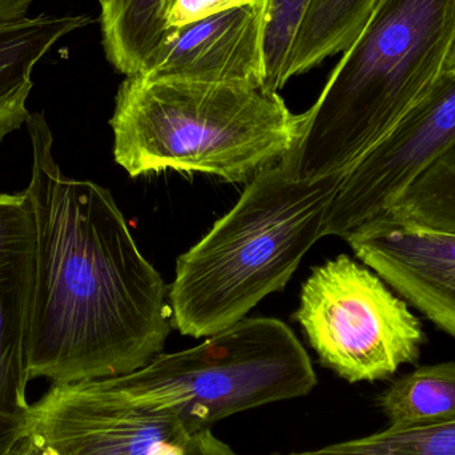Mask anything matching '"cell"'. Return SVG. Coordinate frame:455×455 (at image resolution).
Returning <instances> with one entry per match:
<instances>
[{"instance_id":"6da1fadb","label":"cell","mask_w":455,"mask_h":455,"mask_svg":"<svg viewBox=\"0 0 455 455\" xmlns=\"http://www.w3.org/2000/svg\"><path fill=\"white\" fill-rule=\"evenodd\" d=\"M26 127L35 227L29 381L72 384L132 373L167 341V286L139 251L111 192L61 172L44 114L29 115Z\"/></svg>"},{"instance_id":"7a4b0ae2","label":"cell","mask_w":455,"mask_h":455,"mask_svg":"<svg viewBox=\"0 0 455 455\" xmlns=\"http://www.w3.org/2000/svg\"><path fill=\"white\" fill-rule=\"evenodd\" d=\"M455 47V0H379L278 163L294 180L341 176L429 96Z\"/></svg>"},{"instance_id":"3957f363","label":"cell","mask_w":455,"mask_h":455,"mask_svg":"<svg viewBox=\"0 0 455 455\" xmlns=\"http://www.w3.org/2000/svg\"><path fill=\"white\" fill-rule=\"evenodd\" d=\"M341 176L294 180L278 165L254 176L235 207L179 257L170 288L175 328L215 336L283 289L323 237Z\"/></svg>"},{"instance_id":"277c9868","label":"cell","mask_w":455,"mask_h":455,"mask_svg":"<svg viewBox=\"0 0 455 455\" xmlns=\"http://www.w3.org/2000/svg\"><path fill=\"white\" fill-rule=\"evenodd\" d=\"M301 123L264 88L140 75L123 80L109 120L115 160L131 178L175 170L232 183L278 165Z\"/></svg>"},{"instance_id":"5b68a950","label":"cell","mask_w":455,"mask_h":455,"mask_svg":"<svg viewBox=\"0 0 455 455\" xmlns=\"http://www.w3.org/2000/svg\"><path fill=\"white\" fill-rule=\"evenodd\" d=\"M107 381L133 400L172 409L207 430L233 414L304 397L317 377L286 323L253 317L191 349L159 353L138 371Z\"/></svg>"},{"instance_id":"8992f818","label":"cell","mask_w":455,"mask_h":455,"mask_svg":"<svg viewBox=\"0 0 455 455\" xmlns=\"http://www.w3.org/2000/svg\"><path fill=\"white\" fill-rule=\"evenodd\" d=\"M321 363L347 382H374L414 363L421 321L376 272L347 254L315 267L296 312Z\"/></svg>"},{"instance_id":"52a82bcc","label":"cell","mask_w":455,"mask_h":455,"mask_svg":"<svg viewBox=\"0 0 455 455\" xmlns=\"http://www.w3.org/2000/svg\"><path fill=\"white\" fill-rule=\"evenodd\" d=\"M27 424L59 455H186L204 432L172 409L128 397L107 379L52 385L29 408Z\"/></svg>"},{"instance_id":"ba28073f","label":"cell","mask_w":455,"mask_h":455,"mask_svg":"<svg viewBox=\"0 0 455 455\" xmlns=\"http://www.w3.org/2000/svg\"><path fill=\"white\" fill-rule=\"evenodd\" d=\"M455 139V72L347 172L326 215L323 235L347 237L387 212Z\"/></svg>"},{"instance_id":"9c48e42d","label":"cell","mask_w":455,"mask_h":455,"mask_svg":"<svg viewBox=\"0 0 455 455\" xmlns=\"http://www.w3.org/2000/svg\"><path fill=\"white\" fill-rule=\"evenodd\" d=\"M345 240L363 264L455 339V233L382 213Z\"/></svg>"},{"instance_id":"30bf717a","label":"cell","mask_w":455,"mask_h":455,"mask_svg":"<svg viewBox=\"0 0 455 455\" xmlns=\"http://www.w3.org/2000/svg\"><path fill=\"white\" fill-rule=\"evenodd\" d=\"M269 0H245L179 27L140 76L264 88Z\"/></svg>"},{"instance_id":"8fae6325","label":"cell","mask_w":455,"mask_h":455,"mask_svg":"<svg viewBox=\"0 0 455 455\" xmlns=\"http://www.w3.org/2000/svg\"><path fill=\"white\" fill-rule=\"evenodd\" d=\"M35 267V227L26 189L0 194V414L27 416L26 336Z\"/></svg>"},{"instance_id":"7c38bea8","label":"cell","mask_w":455,"mask_h":455,"mask_svg":"<svg viewBox=\"0 0 455 455\" xmlns=\"http://www.w3.org/2000/svg\"><path fill=\"white\" fill-rule=\"evenodd\" d=\"M90 15L24 16L0 20V144L26 124L36 64L67 35L92 23Z\"/></svg>"},{"instance_id":"4fadbf2b","label":"cell","mask_w":455,"mask_h":455,"mask_svg":"<svg viewBox=\"0 0 455 455\" xmlns=\"http://www.w3.org/2000/svg\"><path fill=\"white\" fill-rule=\"evenodd\" d=\"M175 0H99L107 60L125 76L141 75L172 31Z\"/></svg>"},{"instance_id":"5bb4252c","label":"cell","mask_w":455,"mask_h":455,"mask_svg":"<svg viewBox=\"0 0 455 455\" xmlns=\"http://www.w3.org/2000/svg\"><path fill=\"white\" fill-rule=\"evenodd\" d=\"M379 0H312L291 48L288 77L299 76L344 52Z\"/></svg>"},{"instance_id":"9a60e30c","label":"cell","mask_w":455,"mask_h":455,"mask_svg":"<svg viewBox=\"0 0 455 455\" xmlns=\"http://www.w3.org/2000/svg\"><path fill=\"white\" fill-rule=\"evenodd\" d=\"M392 429L455 424V361L421 366L379 398Z\"/></svg>"},{"instance_id":"2e32d148","label":"cell","mask_w":455,"mask_h":455,"mask_svg":"<svg viewBox=\"0 0 455 455\" xmlns=\"http://www.w3.org/2000/svg\"><path fill=\"white\" fill-rule=\"evenodd\" d=\"M385 213L455 233V139Z\"/></svg>"},{"instance_id":"e0dca14e","label":"cell","mask_w":455,"mask_h":455,"mask_svg":"<svg viewBox=\"0 0 455 455\" xmlns=\"http://www.w3.org/2000/svg\"><path fill=\"white\" fill-rule=\"evenodd\" d=\"M270 455H455V424L392 429L315 451Z\"/></svg>"},{"instance_id":"ac0fdd59","label":"cell","mask_w":455,"mask_h":455,"mask_svg":"<svg viewBox=\"0 0 455 455\" xmlns=\"http://www.w3.org/2000/svg\"><path fill=\"white\" fill-rule=\"evenodd\" d=\"M312 0H269L265 31L264 90L278 92L289 82L291 48Z\"/></svg>"},{"instance_id":"d6986e66","label":"cell","mask_w":455,"mask_h":455,"mask_svg":"<svg viewBox=\"0 0 455 455\" xmlns=\"http://www.w3.org/2000/svg\"><path fill=\"white\" fill-rule=\"evenodd\" d=\"M27 433V416L0 414V455L7 453Z\"/></svg>"},{"instance_id":"ffe728a7","label":"cell","mask_w":455,"mask_h":455,"mask_svg":"<svg viewBox=\"0 0 455 455\" xmlns=\"http://www.w3.org/2000/svg\"><path fill=\"white\" fill-rule=\"evenodd\" d=\"M186 455H238L228 446L227 443H221L211 432V429L204 432L197 433L188 448H187Z\"/></svg>"},{"instance_id":"44dd1931","label":"cell","mask_w":455,"mask_h":455,"mask_svg":"<svg viewBox=\"0 0 455 455\" xmlns=\"http://www.w3.org/2000/svg\"><path fill=\"white\" fill-rule=\"evenodd\" d=\"M44 448V443L28 432L4 455H42Z\"/></svg>"},{"instance_id":"7402d4cb","label":"cell","mask_w":455,"mask_h":455,"mask_svg":"<svg viewBox=\"0 0 455 455\" xmlns=\"http://www.w3.org/2000/svg\"><path fill=\"white\" fill-rule=\"evenodd\" d=\"M35 0H0V20H12L27 16Z\"/></svg>"},{"instance_id":"603a6c76","label":"cell","mask_w":455,"mask_h":455,"mask_svg":"<svg viewBox=\"0 0 455 455\" xmlns=\"http://www.w3.org/2000/svg\"><path fill=\"white\" fill-rule=\"evenodd\" d=\"M446 71L455 72V47L451 59H449L448 66H446Z\"/></svg>"},{"instance_id":"cb8c5ba5","label":"cell","mask_w":455,"mask_h":455,"mask_svg":"<svg viewBox=\"0 0 455 455\" xmlns=\"http://www.w3.org/2000/svg\"><path fill=\"white\" fill-rule=\"evenodd\" d=\"M42 455H59V454L56 453V451H53V449L47 448V446H45L44 451H43Z\"/></svg>"},{"instance_id":"d4e9b609","label":"cell","mask_w":455,"mask_h":455,"mask_svg":"<svg viewBox=\"0 0 455 455\" xmlns=\"http://www.w3.org/2000/svg\"><path fill=\"white\" fill-rule=\"evenodd\" d=\"M240 2H245V0H240Z\"/></svg>"}]
</instances>
